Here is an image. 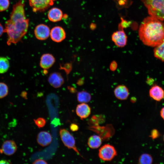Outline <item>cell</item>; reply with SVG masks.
<instances>
[{
    "instance_id": "cell-30",
    "label": "cell",
    "mask_w": 164,
    "mask_h": 164,
    "mask_svg": "<svg viewBox=\"0 0 164 164\" xmlns=\"http://www.w3.org/2000/svg\"><path fill=\"white\" fill-rule=\"evenodd\" d=\"M117 63L114 61L112 62L110 64V70L112 71H114L117 68Z\"/></svg>"
},
{
    "instance_id": "cell-18",
    "label": "cell",
    "mask_w": 164,
    "mask_h": 164,
    "mask_svg": "<svg viewBox=\"0 0 164 164\" xmlns=\"http://www.w3.org/2000/svg\"><path fill=\"white\" fill-rule=\"evenodd\" d=\"M102 142V140L100 136L97 135H93L88 138L87 144L90 148L96 149L101 146Z\"/></svg>"
},
{
    "instance_id": "cell-15",
    "label": "cell",
    "mask_w": 164,
    "mask_h": 164,
    "mask_svg": "<svg viewBox=\"0 0 164 164\" xmlns=\"http://www.w3.org/2000/svg\"><path fill=\"white\" fill-rule=\"evenodd\" d=\"M36 139L39 144L43 147H45L51 142L52 137L50 133L46 131H43L38 134Z\"/></svg>"
},
{
    "instance_id": "cell-21",
    "label": "cell",
    "mask_w": 164,
    "mask_h": 164,
    "mask_svg": "<svg viewBox=\"0 0 164 164\" xmlns=\"http://www.w3.org/2000/svg\"><path fill=\"white\" fill-rule=\"evenodd\" d=\"M9 67V63L8 59L4 57L0 56V73L6 72Z\"/></svg>"
},
{
    "instance_id": "cell-23",
    "label": "cell",
    "mask_w": 164,
    "mask_h": 164,
    "mask_svg": "<svg viewBox=\"0 0 164 164\" xmlns=\"http://www.w3.org/2000/svg\"><path fill=\"white\" fill-rule=\"evenodd\" d=\"M8 87L4 83L0 82V98H2L6 96L8 93Z\"/></svg>"
},
{
    "instance_id": "cell-29",
    "label": "cell",
    "mask_w": 164,
    "mask_h": 164,
    "mask_svg": "<svg viewBox=\"0 0 164 164\" xmlns=\"http://www.w3.org/2000/svg\"><path fill=\"white\" fill-rule=\"evenodd\" d=\"M79 128L78 126L75 123H72L70 125V129L73 132H75L78 131Z\"/></svg>"
},
{
    "instance_id": "cell-8",
    "label": "cell",
    "mask_w": 164,
    "mask_h": 164,
    "mask_svg": "<svg viewBox=\"0 0 164 164\" xmlns=\"http://www.w3.org/2000/svg\"><path fill=\"white\" fill-rule=\"evenodd\" d=\"M49 27L44 24H40L35 27L34 33L35 36L38 39L41 40L47 39L50 36Z\"/></svg>"
},
{
    "instance_id": "cell-10",
    "label": "cell",
    "mask_w": 164,
    "mask_h": 164,
    "mask_svg": "<svg viewBox=\"0 0 164 164\" xmlns=\"http://www.w3.org/2000/svg\"><path fill=\"white\" fill-rule=\"evenodd\" d=\"M17 150V145L14 141L7 140L3 143L0 149V153L8 156L14 154Z\"/></svg>"
},
{
    "instance_id": "cell-27",
    "label": "cell",
    "mask_w": 164,
    "mask_h": 164,
    "mask_svg": "<svg viewBox=\"0 0 164 164\" xmlns=\"http://www.w3.org/2000/svg\"><path fill=\"white\" fill-rule=\"evenodd\" d=\"M160 135V133L158 130L156 129H153L150 134V137L153 139H156Z\"/></svg>"
},
{
    "instance_id": "cell-7",
    "label": "cell",
    "mask_w": 164,
    "mask_h": 164,
    "mask_svg": "<svg viewBox=\"0 0 164 164\" xmlns=\"http://www.w3.org/2000/svg\"><path fill=\"white\" fill-rule=\"evenodd\" d=\"M111 39L115 45L118 47H124L127 44V37L123 29L114 32L112 35Z\"/></svg>"
},
{
    "instance_id": "cell-32",
    "label": "cell",
    "mask_w": 164,
    "mask_h": 164,
    "mask_svg": "<svg viewBox=\"0 0 164 164\" xmlns=\"http://www.w3.org/2000/svg\"><path fill=\"white\" fill-rule=\"evenodd\" d=\"M160 115L161 117L164 120V107L162 108L160 110Z\"/></svg>"
},
{
    "instance_id": "cell-35",
    "label": "cell",
    "mask_w": 164,
    "mask_h": 164,
    "mask_svg": "<svg viewBox=\"0 0 164 164\" xmlns=\"http://www.w3.org/2000/svg\"><path fill=\"white\" fill-rule=\"evenodd\" d=\"M53 0V1H55V0Z\"/></svg>"
},
{
    "instance_id": "cell-3",
    "label": "cell",
    "mask_w": 164,
    "mask_h": 164,
    "mask_svg": "<svg viewBox=\"0 0 164 164\" xmlns=\"http://www.w3.org/2000/svg\"><path fill=\"white\" fill-rule=\"evenodd\" d=\"M150 16L164 20V0H141Z\"/></svg>"
},
{
    "instance_id": "cell-28",
    "label": "cell",
    "mask_w": 164,
    "mask_h": 164,
    "mask_svg": "<svg viewBox=\"0 0 164 164\" xmlns=\"http://www.w3.org/2000/svg\"><path fill=\"white\" fill-rule=\"evenodd\" d=\"M33 164H47L45 160L42 159H38L35 160L32 163Z\"/></svg>"
},
{
    "instance_id": "cell-4",
    "label": "cell",
    "mask_w": 164,
    "mask_h": 164,
    "mask_svg": "<svg viewBox=\"0 0 164 164\" xmlns=\"http://www.w3.org/2000/svg\"><path fill=\"white\" fill-rule=\"evenodd\" d=\"M59 134L64 145L69 149H73L78 154L81 156L76 145L75 139L70 132L64 128H61Z\"/></svg>"
},
{
    "instance_id": "cell-33",
    "label": "cell",
    "mask_w": 164,
    "mask_h": 164,
    "mask_svg": "<svg viewBox=\"0 0 164 164\" xmlns=\"http://www.w3.org/2000/svg\"><path fill=\"white\" fill-rule=\"evenodd\" d=\"M4 32V29L2 25L0 23V37Z\"/></svg>"
},
{
    "instance_id": "cell-2",
    "label": "cell",
    "mask_w": 164,
    "mask_h": 164,
    "mask_svg": "<svg viewBox=\"0 0 164 164\" xmlns=\"http://www.w3.org/2000/svg\"><path fill=\"white\" fill-rule=\"evenodd\" d=\"M138 36L145 45L155 47L164 42V23L152 16L147 17L139 26Z\"/></svg>"
},
{
    "instance_id": "cell-1",
    "label": "cell",
    "mask_w": 164,
    "mask_h": 164,
    "mask_svg": "<svg viewBox=\"0 0 164 164\" xmlns=\"http://www.w3.org/2000/svg\"><path fill=\"white\" fill-rule=\"evenodd\" d=\"M25 1L19 0L13 6L10 19L5 24L4 32L8 35V45L19 42L27 33L29 19L26 16Z\"/></svg>"
},
{
    "instance_id": "cell-26",
    "label": "cell",
    "mask_w": 164,
    "mask_h": 164,
    "mask_svg": "<svg viewBox=\"0 0 164 164\" xmlns=\"http://www.w3.org/2000/svg\"><path fill=\"white\" fill-rule=\"evenodd\" d=\"M121 22L119 24V27L120 29H123V28H126L130 25V22L121 19Z\"/></svg>"
},
{
    "instance_id": "cell-6",
    "label": "cell",
    "mask_w": 164,
    "mask_h": 164,
    "mask_svg": "<svg viewBox=\"0 0 164 164\" xmlns=\"http://www.w3.org/2000/svg\"><path fill=\"white\" fill-rule=\"evenodd\" d=\"M29 4L34 12L44 11L53 4L52 0H29Z\"/></svg>"
},
{
    "instance_id": "cell-24",
    "label": "cell",
    "mask_w": 164,
    "mask_h": 164,
    "mask_svg": "<svg viewBox=\"0 0 164 164\" xmlns=\"http://www.w3.org/2000/svg\"><path fill=\"white\" fill-rule=\"evenodd\" d=\"M10 5L9 0H0V12L6 10Z\"/></svg>"
},
{
    "instance_id": "cell-17",
    "label": "cell",
    "mask_w": 164,
    "mask_h": 164,
    "mask_svg": "<svg viewBox=\"0 0 164 164\" xmlns=\"http://www.w3.org/2000/svg\"><path fill=\"white\" fill-rule=\"evenodd\" d=\"M63 13L61 9L56 7L50 9L48 13L47 16L49 20L53 22L60 21L63 17Z\"/></svg>"
},
{
    "instance_id": "cell-25",
    "label": "cell",
    "mask_w": 164,
    "mask_h": 164,
    "mask_svg": "<svg viewBox=\"0 0 164 164\" xmlns=\"http://www.w3.org/2000/svg\"><path fill=\"white\" fill-rule=\"evenodd\" d=\"M36 125L39 128L43 127L46 124V120L43 118H39L36 119H34Z\"/></svg>"
},
{
    "instance_id": "cell-11",
    "label": "cell",
    "mask_w": 164,
    "mask_h": 164,
    "mask_svg": "<svg viewBox=\"0 0 164 164\" xmlns=\"http://www.w3.org/2000/svg\"><path fill=\"white\" fill-rule=\"evenodd\" d=\"M55 62V58L52 54L49 53H45L40 57L39 65L42 69L47 70L51 67Z\"/></svg>"
},
{
    "instance_id": "cell-19",
    "label": "cell",
    "mask_w": 164,
    "mask_h": 164,
    "mask_svg": "<svg viewBox=\"0 0 164 164\" xmlns=\"http://www.w3.org/2000/svg\"><path fill=\"white\" fill-rule=\"evenodd\" d=\"M153 52L155 58L164 62V42L155 47Z\"/></svg>"
},
{
    "instance_id": "cell-16",
    "label": "cell",
    "mask_w": 164,
    "mask_h": 164,
    "mask_svg": "<svg viewBox=\"0 0 164 164\" xmlns=\"http://www.w3.org/2000/svg\"><path fill=\"white\" fill-rule=\"evenodd\" d=\"M115 97L121 100L127 99L129 95V91L127 87L125 85H120L117 86L114 90Z\"/></svg>"
},
{
    "instance_id": "cell-5",
    "label": "cell",
    "mask_w": 164,
    "mask_h": 164,
    "mask_svg": "<svg viewBox=\"0 0 164 164\" xmlns=\"http://www.w3.org/2000/svg\"><path fill=\"white\" fill-rule=\"evenodd\" d=\"M117 155V152L115 148L110 144L103 145L99 150V157L104 161H111Z\"/></svg>"
},
{
    "instance_id": "cell-31",
    "label": "cell",
    "mask_w": 164,
    "mask_h": 164,
    "mask_svg": "<svg viewBox=\"0 0 164 164\" xmlns=\"http://www.w3.org/2000/svg\"><path fill=\"white\" fill-rule=\"evenodd\" d=\"M11 162L6 159H2L0 160V164H11Z\"/></svg>"
},
{
    "instance_id": "cell-9",
    "label": "cell",
    "mask_w": 164,
    "mask_h": 164,
    "mask_svg": "<svg viewBox=\"0 0 164 164\" xmlns=\"http://www.w3.org/2000/svg\"><path fill=\"white\" fill-rule=\"evenodd\" d=\"M50 36L51 39L54 42L60 43L65 39L66 33L62 27L56 26L52 28L50 30Z\"/></svg>"
},
{
    "instance_id": "cell-22",
    "label": "cell",
    "mask_w": 164,
    "mask_h": 164,
    "mask_svg": "<svg viewBox=\"0 0 164 164\" xmlns=\"http://www.w3.org/2000/svg\"><path fill=\"white\" fill-rule=\"evenodd\" d=\"M138 162L140 164H151L152 163L153 158L149 154L144 153L140 156Z\"/></svg>"
},
{
    "instance_id": "cell-14",
    "label": "cell",
    "mask_w": 164,
    "mask_h": 164,
    "mask_svg": "<svg viewBox=\"0 0 164 164\" xmlns=\"http://www.w3.org/2000/svg\"><path fill=\"white\" fill-rule=\"evenodd\" d=\"M149 95L154 100L160 101L164 98V90L159 86L154 85L149 90Z\"/></svg>"
},
{
    "instance_id": "cell-12",
    "label": "cell",
    "mask_w": 164,
    "mask_h": 164,
    "mask_svg": "<svg viewBox=\"0 0 164 164\" xmlns=\"http://www.w3.org/2000/svg\"><path fill=\"white\" fill-rule=\"evenodd\" d=\"M48 80L51 86L56 88L61 87L64 82L63 77L60 73L57 72H54L50 74Z\"/></svg>"
},
{
    "instance_id": "cell-20",
    "label": "cell",
    "mask_w": 164,
    "mask_h": 164,
    "mask_svg": "<svg viewBox=\"0 0 164 164\" xmlns=\"http://www.w3.org/2000/svg\"><path fill=\"white\" fill-rule=\"evenodd\" d=\"M77 98L78 102L80 103H87L89 102L91 99L90 94L85 91L78 92L77 94Z\"/></svg>"
},
{
    "instance_id": "cell-13",
    "label": "cell",
    "mask_w": 164,
    "mask_h": 164,
    "mask_svg": "<svg viewBox=\"0 0 164 164\" xmlns=\"http://www.w3.org/2000/svg\"><path fill=\"white\" fill-rule=\"evenodd\" d=\"M91 111L90 107L86 103H81L77 105L76 109L77 114L82 120L88 117Z\"/></svg>"
},
{
    "instance_id": "cell-34",
    "label": "cell",
    "mask_w": 164,
    "mask_h": 164,
    "mask_svg": "<svg viewBox=\"0 0 164 164\" xmlns=\"http://www.w3.org/2000/svg\"><path fill=\"white\" fill-rule=\"evenodd\" d=\"M163 141H164V135L163 137Z\"/></svg>"
}]
</instances>
